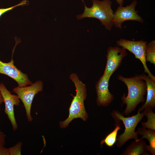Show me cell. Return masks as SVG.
<instances>
[{
  "label": "cell",
  "instance_id": "6da1fadb",
  "mask_svg": "<svg viewBox=\"0 0 155 155\" xmlns=\"http://www.w3.org/2000/svg\"><path fill=\"white\" fill-rule=\"evenodd\" d=\"M117 78L125 83L127 88V94L125 96L124 93L121 99L122 104L126 105L123 114L125 116L128 115L135 110L140 103L145 101L144 96L147 91L146 84L138 75L129 78L119 75Z\"/></svg>",
  "mask_w": 155,
  "mask_h": 155
},
{
  "label": "cell",
  "instance_id": "7a4b0ae2",
  "mask_svg": "<svg viewBox=\"0 0 155 155\" xmlns=\"http://www.w3.org/2000/svg\"><path fill=\"white\" fill-rule=\"evenodd\" d=\"M70 78L75 86L76 94L75 96L72 95L73 99L69 109V114L68 118L60 123V126L62 128L66 127L74 119L80 118L85 121L88 117L84 104L86 97V85L79 80L75 73H72L70 75Z\"/></svg>",
  "mask_w": 155,
  "mask_h": 155
},
{
  "label": "cell",
  "instance_id": "3957f363",
  "mask_svg": "<svg viewBox=\"0 0 155 155\" xmlns=\"http://www.w3.org/2000/svg\"><path fill=\"white\" fill-rule=\"evenodd\" d=\"M84 12L82 14L76 16L77 19L81 20L86 18H94L98 19L104 25L105 28L111 31L113 26L112 20L114 12L111 8L112 1L111 0H92V5L88 7L85 5Z\"/></svg>",
  "mask_w": 155,
  "mask_h": 155
},
{
  "label": "cell",
  "instance_id": "277c9868",
  "mask_svg": "<svg viewBox=\"0 0 155 155\" xmlns=\"http://www.w3.org/2000/svg\"><path fill=\"white\" fill-rule=\"evenodd\" d=\"M111 115L115 121H122L125 127L123 133L118 136L117 138L116 145L118 148H121L130 139L137 140L139 139L138 134L135 131V129L144 116L143 112L140 113L139 108L136 114L130 117H125L123 113L115 110L113 111Z\"/></svg>",
  "mask_w": 155,
  "mask_h": 155
},
{
  "label": "cell",
  "instance_id": "5b68a950",
  "mask_svg": "<svg viewBox=\"0 0 155 155\" xmlns=\"http://www.w3.org/2000/svg\"><path fill=\"white\" fill-rule=\"evenodd\" d=\"M43 83L38 80L29 86L14 88L13 91L16 93L22 102L24 107L26 117L29 122L33 120L31 114L32 103L35 95L43 90Z\"/></svg>",
  "mask_w": 155,
  "mask_h": 155
},
{
  "label": "cell",
  "instance_id": "8992f818",
  "mask_svg": "<svg viewBox=\"0 0 155 155\" xmlns=\"http://www.w3.org/2000/svg\"><path fill=\"white\" fill-rule=\"evenodd\" d=\"M147 42L143 40L138 41L129 40L121 38L117 41V44L132 53L135 58L139 59L142 63L144 71L148 76L155 81V77L150 72L146 65L145 50Z\"/></svg>",
  "mask_w": 155,
  "mask_h": 155
},
{
  "label": "cell",
  "instance_id": "52a82bcc",
  "mask_svg": "<svg viewBox=\"0 0 155 155\" xmlns=\"http://www.w3.org/2000/svg\"><path fill=\"white\" fill-rule=\"evenodd\" d=\"M136 0L125 7L118 6L114 12L112 20L113 25L116 28L121 29L122 24L126 21L133 20L143 23L144 20L136 12L135 8L137 4Z\"/></svg>",
  "mask_w": 155,
  "mask_h": 155
},
{
  "label": "cell",
  "instance_id": "ba28073f",
  "mask_svg": "<svg viewBox=\"0 0 155 155\" xmlns=\"http://www.w3.org/2000/svg\"><path fill=\"white\" fill-rule=\"evenodd\" d=\"M127 55L126 49L123 48L109 47L107 50V62L103 75L110 78L120 66L123 59Z\"/></svg>",
  "mask_w": 155,
  "mask_h": 155
},
{
  "label": "cell",
  "instance_id": "9c48e42d",
  "mask_svg": "<svg viewBox=\"0 0 155 155\" xmlns=\"http://www.w3.org/2000/svg\"><path fill=\"white\" fill-rule=\"evenodd\" d=\"M0 92L5 104V113L7 115L14 131L18 128L14 113V106H19L20 100L17 95L12 94L2 83H0Z\"/></svg>",
  "mask_w": 155,
  "mask_h": 155
},
{
  "label": "cell",
  "instance_id": "30bf717a",
  "mask_svg": "<svg viewBox=\"0 0 155 155\" xmlns=\"http://www.w3.org/2000/svg\"><path fill=\"white\" fill-rule=\"evenodd\" d=\"M12 59L7 63L0 60V73L5 74L10 77L18 83V86L24 87L32 83L28 79L27 74L23 73L14 65Z\"/></svg>",
  "mask_w": 155,
  "mask_h": 155
},
{
  "label": "cell",
  "instance_id": "8fae6325",
  "mask_svg": "<svg viewBox=\"0 0 155 155\" xmlns=\"http://www.w3.org/2000/svg\"><path fill=\"white\" fill-rule=\"evenodd\" d=\"M110 79L103 75L96 84V102L98 106H107L114 99V96L110 93L108 88Z\"/></svg>",
  "mask_w": 155,
  "mask_h": 155
},
{
  "label": "cell",
  "instance_id": "7c38bea8",
  "mask_svg": "<svg viewBox=\"0 0 155 155\" xmlns=\"http://www.w3.org/2000/svg\"><path fill=\"white\" fill-rule=\"evenodd\" d=\"M138 75L140 78L145 82L147 91L145 102L139 108L140 111L146 108L153 109L155 107V81L144 73Z\"/></svg>",
  "mask_w": 155,
  "mask_h": 155
},
{
  "label": "cell",
  "instance_id": "4fadbf2b",
  "mask_svg": "<svg viewBox=\"0 0 155 155\" xmlns=\"http://www.w3.org/2000/svg\"><path fill=\"white\" fill-rule=\"evenodd\" d=\"M147 145L143 139H139L131 143L122 153L121 155H148Z\"/></svg>",
  "mask_w": 155,
  "mask_h": 155
},
{
  "label": "cell",
  "instance_id": "5bb4252c",
  "mask_svg": "<svg viewBox=\"0 0 155 155\" xmlns=\"http://www.w3.org/2000/svg\"><path fill=\"white\" fill-rule=\"evenodd\" d=\"M138 134L142 135L140 139L145 138L148 140L149 145H147V150L152 155H155V131L151 129L144 127H138L136 131Z\"/></svg>",
  "mask_w": 155,
  "mask_h": 155
},
{
  "label": "cell",
  "instance_id": "9a60e30c",
  "mask_svg": "<svg viewBox=\"0 0 155 155\" xmlns=\"http://www.w3.org/2000/svg\"><path fill=\"white\" fill-rule=\"evenodd\" d=\"M121 121H115V128L100 143L101 147L104 143L109 147H112L115 144L117 141L118 131L121 129Z\"/></svg>",
  "mask_w": 155,
  "mask_h": 155
},
{
  "label": "cell",
  "instance_id": "2e32d148",
  "mask_svg": "<svg viewBox=\"0 0 155 155\" xmlns=\"http://www.w3.org/2000/svg\"><path fill=\"white\" fill-rule=\"evenodd\" d=\"M152 109L146 108L143 110V112L144 116L147 118V121L146 122H142L141 125L143 127L155 131V114Z\"/></svg>",
  "mask_w": 155,
  "mask_h": 155
},
{
  "label": "cell",
  "instance_id": "e0dca14e",
  "mask_svg": "<svg viewBox=\"0 0 155 155\" xmlns=\"http://www.w3.org/2000/svg\"><path fill=\"white\" fill-rule=\"evenodd\" d=\"M146 62L155 65V41L153 40L147 45L145 50Z\"/></svg>",
  "mask_w": 155,
  "mask_h": 155
},
{
  "label": "cell",
  "instance_id": "ac0fdd59",
  "mask_svg": "<svg viewBox=\"0 0 155 155\" xmlns=\"http://www.w3.org/2000/svg\"><path fill=\"white\" fill-rule=\"evenodd\" d=\"M22 142H19L13 146L8 148V155H20Z\"/></svg>",
  "mask_w": 155,
  "mask_h": 155
},
{
  "label": "cell",
  "instance_id": "d6986e66",
  "mask_svg": "<svg viewBox=\"0 0 155 155\" xmlns=\"http://www.w3.org/2000/svg\"><path fill=\"white\" fill-rule=\"evenodd\" d=\"M26 0L22 1L19 4L14 6L6 8H0V18L5 13L14 9L17 7L22 5L26 3Z\"/></svg>",
  "mask_w": 155,
  "mask_h": 155
},
{
  "label": "cell",
  "instance_id": "ffe728a7",
  "mask_svg": "<svg viewBox=\"0 0 155 155\" xmlns=\"http://www.w3.org/2000/svg\"><path fill=\"white\" fill-rule=\"evenodd\" d=\"M6 135L0 130V147L4 146L5 144Z\"/></svg>",
  "mask_w": 155,
  "mask_h": 155
},
{
  "label": "cell",
  "instance_id": "44dd1931",
  "mask_svg": "<svg viewBox=\"0 0 155 155\" xmlns=\"http://www.w3.org/2000/svg\"><path fill=\"white\" fill-rule=\"evenodd\" d=\"M0 155H8V148L4 146L0 147Z\"/></svg>",
  "mask_w": 155,
  "mask_h": 155
},
{
  "label": "cell",
  "instance_id": "7402d4cb",
  "mask_svg": "<svg viewBox=\"0 0 155 155\" xmlns=\"http://www.w3.org/2000/svg\"><path fill=\"white\" fill-rule=\"evenodd\" d=\"M118 4H119V6H122L124 0H116Z\"/></svg>",
  "mask_w": 155,
  "mask_h": 155
},
{
  "label": "cell",
  "instance_id": "603a6c76",
  "mask_svg": "<svg viewBox=\"0 0 155 155\" xmlns=\"http://www.w3.org/2000/svg\"><path fill=\"white\" fill-rule=\"evenodd\" d=\"M4 102V100L3 98V97L2 96V95L0 92V106L1 104Z\"/></svg>",
  "mask_w": 155,
  "mask_h": 155
}]
</instances>
